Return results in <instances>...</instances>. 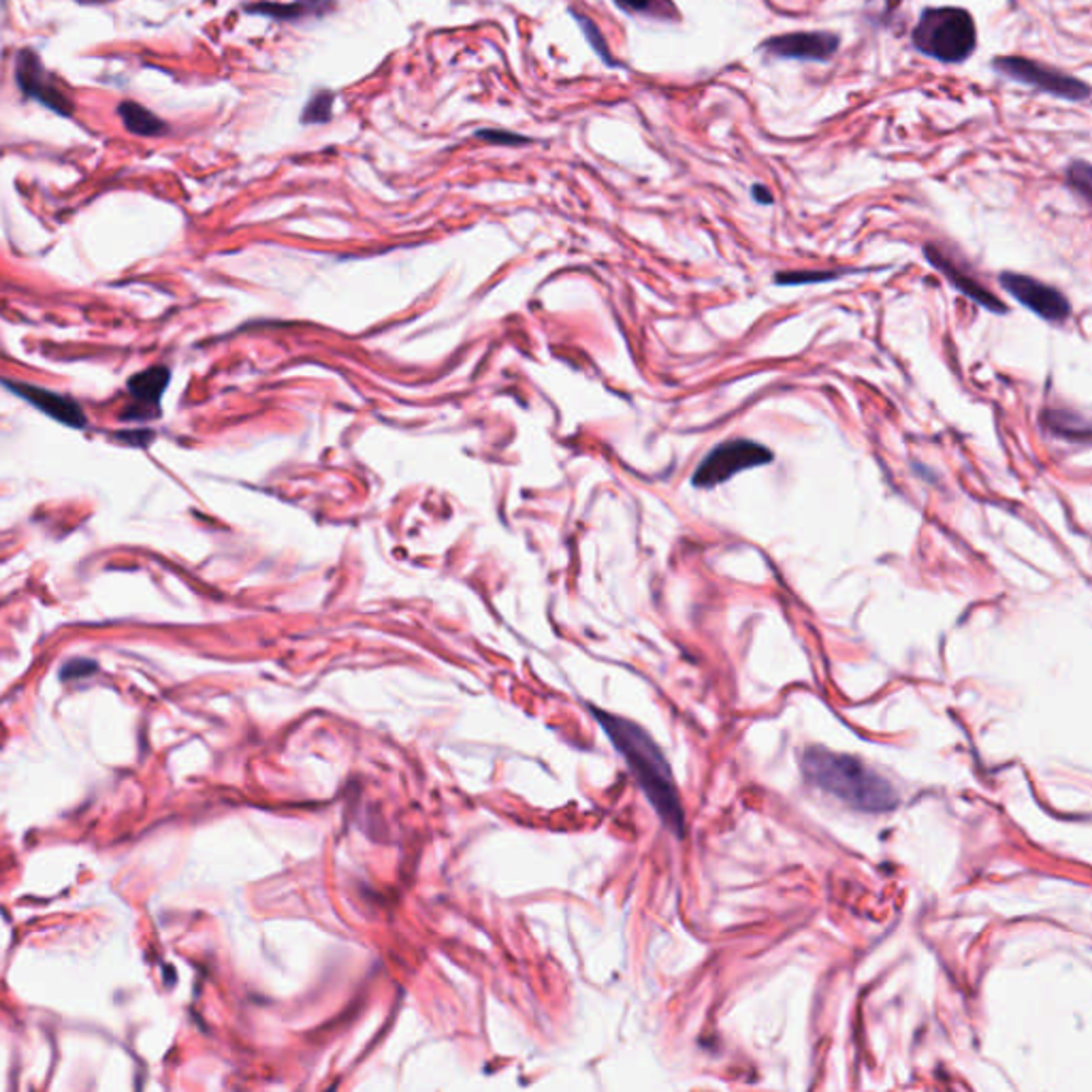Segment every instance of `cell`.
Here are the masks:
<instances>
[{"mask_svg": "<svg viewBox=\"0 0 1092 1092\" xmlns=\"http://www.w3.org/2000/svg\"><path fill=\"white\" fill-rule=\"evenodd\" d=\"M589 710L624 758L632 777L640 785L658 818L662 819L663 828H668L676 839H683L685 811L660 744L651 739L645 728L625 717L595 706H589Z\"/></svg>", "mask_w": 1092, "mask_h": 1092, "instance_id": "cell-1", "label": "cell"}, {"mask_svg": "<svg viewBox=\"0 0 1092 1092\" xmlns=\"http://www.w3.org/2000/svg\"><path fill=\"white\" fill-rule=\"evenodd\" d=\"M800 766L805 780L860 814H888L897 809L895 785L854 755L811 747L803 753Z\"/></svg>", "mask_w": 1092, "mask_h": 1092, "instance_id": "cell-2", "label": "cell"}, {"mask_svg": "<svg viewBox=\"0 0 1092 1092\" xmlns=\"http://www.w3.org/2000/svg\"><path fill=\"white\" fill-rule=\"evenodd\" d=\"M911 41L915 49L945 65L965 62L977 47V29L969 11L935 7L922 11Z\"/></svg>", "mask_w": 1092, "mask_h": 1092, "instance_id": "cell-3", "label": "cell"}, {"mask_svg": "<svg viewBox=\"0 0 1092 1092\" xmlns=\"http://www.w3.org/2000/svg\"><path fill=\"white\" fill-rule=\"evenodd\" d=\"M773 459H775L773 451L755 440H747V437L726 440L706 453V457L698 464V468L694 469L692 485L696 489H713V487H719V485L732 480L744 469L766 466Z\"/></svg>", "mask_w": 1092, "mask_h": 1092, "instance_id": "cell-4", "label": "cell"}, {"mask_svg": "<svg viewBox=\"0 0 1092 1092\" xmlns=\"http://www.w3.org/2000/svg\"><path fill=\"white\" fill-rule=\"evenodd\" d=\"M994 69L1001 76L1014 79L1017 83L1031 86L1035 90H1042L1046 94H1053V96L1071 101V103H1084L1091 99L1089 83H1084L1078 78H1071V76L1053 69L1048 65L1028 60V58L1003 56V58L994 60Z\"/></svg>", "mask_w": 1092, "mask_h": 1092, "instance_id": "cell-5", "label": "cell"}, {"mask_svg": "<svg viewBox=\"0 0 1092 1092\" xmlns=\"http://www.w3.org/2000/svg\"><path fill=\"white\" fill-rule=\"evenodd\" d=\"M999 282L1008 295H1012L1017 304L1028 308L1035 316L1046 322H1065L1071 316L1069 299L1050 284L1039 282L1037 277L1024 273L1003 272Z\"/></svg>", "mask_w": 1092, "mask_h": 1092, "instance_id": "cell-6", "label": "cell"}, {"mask_svg": "<svg viewBox=\"0 0 1092 1092\" xmlns=\"http://www.w3.org/2000/svg\"><path fill=\"white\" fill-rule=\"evenodd\" d=\"M15 79L20 90L39 101L47 110L60 114V116H71L73 114V103L71 99L54 83L52 76L45 71L41 65L39 56L31 49H24L18 54L15 60Z\"/></svg>", "mask_w": 1092, "mask_h": 1092, "instance_id": "cell-7", "label": "cell"}, {"mask_svg": "<svg viewBox=\"0 0 1092 1092\" xmlns=\"http://www.w3.org/2000/svg\"><path fill=\"white\" fill-rule=\"evenodd\" d=\"M841 45V39L832 33H789L766 41L762 49L769 56L783 60H803V62H826L830 60Z\"/></svg>", "mask_w": 1092, "mask_h": 1092, "instance_id": "cell-8", "label": "cell"}, {"mask_svg": "<svg viewBox=\"0 0 1092 1092\" xmlns=\"http://www.w3.org/2000/svg\"><path fill=\"white\" fill-rule=\"evenodd\" d=\"M924 254H926L929 263L935 268L936 272L943 273V277L956 291H960L965 297H969L971 302H976L979 308H983V310L992 314H1008V306L994 293H990L981 282H977L971 273L965 272L956 261H952L949 257H945L941 248L926 246Z\"/></svg>", "mask_w": 1092, "mask_h": 1092, "instance_id": "cell-9", "label": "cell"}, {"mask_svg": "<svg viewBox=\"0 0 1092 1092\" xmlns=\"http://www.w3.org/2000/svg\"><path fill=\"white\" fill-rule=\"evenodd\" d=\"M11 389L15 390L18 395H22L26 401H31L35 408H39L43 414L52 417L54 421H58L62 425H69V428H83L86 425V417H83L81 408L69 397H62V395L52 393V390L39 389L35 385H18Z\"/></svg>", "mask_w": 1092, "mask_h": 1092, "instance_id": "cell-10", "label": "cell"}, {"mask_svg": "<svg viewBox=\"0 0 1092 1092\" xmlns=\"http://www.w3.org/2000/svg\"><path fill=\"white\" fill-rule=\"evenodd\" d=\"M331 7H333L331 0H299V2H291V4L261 2V4L250 7L248 11L268 15L273 20L291 22V20H304V18H312V15H325Z\"/></svg>", "mask_w": 1092, "mask_h": 1092, "instance_id": "cell-11", "label": "cell"}, {"mask_svg": "<svg viewBox=\"0 0 1092 1092\" xmlns=\"http://www.w3.org/2000/svg\"><path fill=\"white\" fill-rule=\"evenodd\" d=\"M167 383H169V369L152 367L128 380V393L139 408L158 406L162 393L167 389Z\"/></svg>", "mask_w": 1092, "mask_h": 1092, "instance_id": "cell-12", "label": "cell"}, {"mask_svg": "<svg viewBox=\"0 0 1092 1092\" xmlns=\"http://www.w3.org/2000/svg\"><path fill=\"white\" fill-rule=\"evenodd\" d=\"M117 114L122 117L126 130H130L133 135H139V137H160V135L167 133V124L160 117L155 116L150 110H146L144 105H139V103L124 101V103H120Z\"/></svg>", "mask_w": 1092, "mask_h": 1092, "instance_id": "cell-13", "label": "cell"}, {"mask_svg": "<svg viewBox=\"0 0 1092 1092\" xmlns=\"http://www.w3.org/2000/svg\"><path fill=\"white\" fill-rule=\"evenodd\" d=\"M1044 425L1056 433L1062 440L1069 442H1082L1089 444L1091 440V425L1082 417L1069 410H1046L1044 412Z\"/></svg>", "mask_w": 1092, "mask_h": 1092, "instance_id": "cell-14", "label": "cell"}, {"mask_svg": "<svg viewBox=\"0 0 1092 1092\" xmlns=\"http://www.w3.org/2000/svg\"><path fill=\"white\" fill-rule=\"evenodd\" d=\"M1067 184L1084 198V203L1092 201V167L1087 160H1076L1067 169Z\"/></svg>", "mask_w": 1092, "mask_h": 1092, "instance_id": "cell-15", "label": "cell"}, {"mask_svg": "<svg viewBox=\"0 0 1092 1092\" xmlns=\"http://www.w3.org/2000/svg\"><path fill=\"white\" fill-rule=\"evenodd\" d=\"M331 110H333V94L322 90V92H316L310 103L306 105L304 110V124H325L331 120Z\"/></svg>", "mask_w": 1092, "mask_h": 1092, "instance_id": "cell-16", "label": "cell"}, {"mask_svg": "<svg viewBox=\"0 0 1092 1092\" xmlns=\"http://www.w3.org/2000/svg\"><path fill=\"white\" fill-rule=\"evenodd\" d=\"M850 270H843V272H781L775 275V284L780 286H800V284H816V282H830L843 273H848Z\"/></svg>", "mask_w": 1092, "mask_h": 1092, "instance_id": "cell-17", "label": "cell"}, {"mask_svg": "<svg viewBox=\"0 0 1092 1092\" xmlns=\"http://www.w3.org/2000/svg\"><path fill=\"white\" fill-rule=\"evenodd\" d=\"M478 139L482 141H489V144H498V146H521V144H530L527 137L523 135H516V133H508V130H496V128H487V130H478L476 133Z\"/></svg>", "mask_w": 1092, "mask_h": 1092, "instance_id": "cell-18", "label": "cell"}, {"mask_svg": "<svg viewBox=\"0 0 1092 1092\" xmlns=\"http://www.w3.org/2000/svg\"><path fill=\"white\" fill-rule=\"evenodd\" d=\"M579 24L583 26V31L587 33V39L591 41L593 49H595V52H598V54H600V56H602L608 65H615V60L608 56V47H606V43H604L602 37H600V31L593 26V22H591V20H587V18H579Z\"/></svg>", "mask_w": 1092, "mask_h": 1092, "instance_id": "cell-19", "label": "cell"}, {"mask_svg": "<svg viewBox=\"0 0 1092 1092\" xmlns=\"http://www.w3.org/2000/svg\"><path fill=\"white\" fill-rule=\"evenodd\" d=\"M751 196H753V201H755V203H760V205H771V203H773V195H771V191H769L766 186H762V184H755V186L751 189Z\"/></svg>", "mask_w": 1092, "mask_h": 1092, "instance_id": "cell-20", "label": "cell"}, {"mask_svg": "<svg viewBox=\"0 0 1092 1092\" xmlns=\"http://www.w3.org/2000/svg\"><path fill=\"white\" fill-rule=\"evenodd\" d=\"M619 7H624L625 11H647L653 0H617Z\"/></svg>", "mask_w": 1092, "mask_h": 1092, "instance_id": "cell-21", "label": "cell"}]
</instances>
